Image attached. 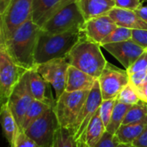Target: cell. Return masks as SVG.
<instances>
[{
    "label": "cell",
    "instance_id": "obj_1",
    "mask_svg": "<svg viewBox=\"0 0 147 147\" xmlns=\"http://www.w3.org/2000/svg\"><path fill=\"white\" fill-rule=\"evenodd\" d=\"M41 28L28 19L3 44L13 61L27 71L34 69L35 51Z\"/></svg>",
    "mask_w": 147,
    "mask_h": 147
},
{
    "label": "cell",
    "instance_id": "obj_2",
    "mask_svg": "<svg viewBox=\"0 0 147 147\" xmlns=\"http://www.w3.org/2000/svg\"><path fill=\"white\" fill-rule=\"evenodd\" d=\"M84 36L83 27L71 28L61 34H49L41 29L36 51L35 64H42L52 59L66 58L74 46Z\"/></svg>",
    "mask_w": 147,
    "mask_h": 147
},
{
    "label": "cell",
    "instance_id": "obj_3",
    "mask_svg": "<svg viewBox=\"0 0 147 147\" xmlns=\"http://www.w3.org/2000/svg\"><path fill=\"white\" fill-rule=\"evenodd\" d=\"M71 65L98 79L108 61L101 51V45L85 35L74 46L67 56Z\"/></svg>",
    "mask_w": 147,
    "mask_h": 147
},
{
    "label": "cell",
    "instance_id": "obj_4",
    "mask_svg": "<svg viewBox=\"0 0 147 147\" xmlns=\"http://www.w3.org/2000/svg\"><path fill=\"white\" fill-rule=\"evenodd\" d=\"M33 0H0V44L31 18Z\"/></svg>",
    "mask_w": 147,
    "mask_h": 147
},
{
    "label": "cell",
    "instance_id": "obj_5",
    "mask_svg": "<svg viewBox=\"0 0 147 147\" xmlns=\"http://www.w3.org/2000/svg\"><path fill=\"white\" fill-rule=\"evenodd\" d=\"M90 90L65 91L54 104V112L60 127L71 130L82 111Z\"/></svg>",
    "mask_w": 147,
    "mask_h": 147
},
{
    "label": "cell",
    "instance_id": "obj_6",
    "mask_svg": "<svg viewBox=\"0 0 147 147\" xmlns=\"http://www.w3.org/2000/svg\"><path fill=\"white\" fill-rule=\"evenodd\" d=\"M28 71L16 65L0 45V102L6 104L20 79Z\"/></svg>",
    "mask_w": 147,
    "mask_h": 147
},
{
    "label": "cell",
    "instance_id": "obj_7",
    "mask_svg": "<svg viewBox=\"0 0 147 147\" xmlns=\"http://www.w3.org/2000/svg\"><path fill=\"white\" fill-rule=\"evenodd\" d=\"M84 22L85 20L80 9L76 0H73L50 18L41 27V29L49 34H56L74 28L83 27Z\"/></svg>",
    "mask_w": 147,
    "mask_h": 147
},
{
    "label": "cell",
    "instance_id": "obj_8",
    "mask_svg": "<svg viewBox=\"0 0 147 147\" xmlns=\"http://www.w3.org/2000/svg\"><path fill=\"white\" fill-rule=\"evenodd\" d=\"M59 127L53 107L32 122L23 132L40 147H52Z\"/></svg>",
    "mask_w": 147,
    "mask_h": 147
},
{
    "label": "cell",
    "instance_id": "obj_9",
    "mask_svg": "<svg viewBox=\"0 0 147 147\" xmlns=\"http://www.w3.org/2000/svg\"><path fill=\"white\" fill-rule=\"evenodd\" d=\"M102 101L103 99L102 96L100 84L97 79L95 82L91 90H90L85 103L82 109V111L76 119L71 129L69 130L74 136V139L77 142L84 141L85 131L90 121L98 111Z\"/></svg>",
    "mask_w": 147,
    "mask_h": 147
},
{
    "label": "cell",
    "instance_id": "obj_10",
    "mask_svg": "<svg viewBox=\"0 0 147 147\" xmlns=\"http://www.w3.org/2000/svg\"><path fill=\"white\" fill-rule=\"evenodd\" d=\"M70 66L68 58L52 59L47 62L36 65V71L41 77L52 85L55 91V99L65 91L67 71Z\"/></svg>",
    "mask_w": 147,
    "mask_h": 147
},
{
    "label": "cell",
    "instance_id": "obj_11",
    "mask_svg": "<svg viewBox=\"0 0 147 147\" xmlns=\"http://www.w3.org/2000/svg\"><path fill=\"white\" fill-rule=\"evenodd\" d=\"M98 81L103 100L116 98L130 82L127 70L120 69L109 62Z\"/></svg>",
    "mask_w": 147,
    "mask_h": 147
},
{
    "label": "cell",
    "instance_id": "obj_12",
    "mask_svg": "<svg viewBox=\"0 0 147 147\" xmlns=\"http://www.w3.org/2000/svg\"><path fill=\"white\" fill-rule=\"evenodd\" d=\"M33 101L34 97L29 88L28 76L27 71L14 88L7 102L20 127V130L24 117Z\"/></svg>",
    "mask_w": 147,
    "mask_h": 147
},
{
    "label": "cell",
    "instance_id": "obj_13",
    "mask_svg": "<svg viewBox=\"0 0 147 147\" xmlns=\"http://www.w3.org/2000/svg\"><path fill=\"white\" fill-rule=\"evenodd\" d=\"M112 54L127 70L146 51L142 47L136 44L132 39L121 42L109 43L102 46Z\"/></svg>",
    "mask_w": 147,
    "mask_h": 147
},
{
    "label": "cell",
    "instance_id": "obj_14",
    "mask_svg": "<svg viewBox=\"0 0 147 147\" xmlns=\"http://www.w3.org/2000/svg\"><path fill=\"white\" fill-rule=\"evenodd\" d=\"M117 27L115 21L109 15H104L86 21L83 26V31L88 39L101 44Z\"/></svg>",
    "mask_w": 147,
    "mask_h": 147
},
{
    "label": "cell",
    "instance_id": "obj_15",
    "mask_svg": "<svg viewBox=\"0 0 147 147\" xmlns=\"http://www.w3.org/2000/svg\"><path fill=\"white\" fill-rule=\"evenodd\" d=\"M73 0H33L32 21L40 28Z\"/></svg>",
    "mask_w": 147,
    "mask_h": 147
},
{
    "label": "cell",
    "instance_id": "obj_16",
    "mask_svg": "<svg viewBox=\"0 0 147 147\" xmlns=\"http://www.w3.org/2000/svg\"><path fill=\"white\" fill-rule=\"evenodd\" d=\"M28 76L29 88L34 99L42 102H56V99L53 96L51 92L50 86L52 85L41 77L35 68L28 71Z\"/></svg>",
    "mask_w": 147,
    "mask_h": 147
},
{
    "label": "cell",
    "instance_id": "obj_17",
    "mask_svg": "<svg viewBox=\"0 0 147 147\" xmlns=\"http://www.w3.org/2000/svg\"><path fill=\"white\" fill-rule=\"evenodd\" d=\"M76 2L85 22L108 15L115 7V0H76Z\"/></svg>",
    "mask_w": 147,
    "mask_h": 147
},
{
    "label": "cell",
    "instance_id": "obj_18",
    "mask_svg": "<svg viewBox=\"0 0 147 147\" xmlns=\"http://www.w3.org/2000/svg\"><path fill=\"white\" fill-rule=\"evenodd\" d=\"M119 27L127 28L130 29H146L147 23L139 16L134 10L113 8L108 14Z\"/></svg>",
    "mask_w": 147,
    "mask_h": 147
},
{
    "label": "cell",
    "instance_id": "obj_19",
    "mask_svg": "<svg viewBox=\"0 0 147 147\" xmlns=\"http://www.w3.org/2000/svg\"><path fill=\"white\" fill-rule=\"evenodd\" d=\"M96 80L97 79L94 77L70 65L67 71L65 91L90 90Z\"/></svg>",
    "mask_w": 147,
    "mask_h": 147
},
{
    "label": "cell",
    "instance_id": "obj_20",
    "mask_svg": "<svg viewBox=\"0 0 147 147\" xmlns=\"http://www.w3.org/2000/svg\"><path fill=\"white\" fill-rule=\"evenodd\" d=\"M0 116L3 135L8 141L9 147H14L16 138L21 130L7 103L1 105Z\"/></svg>",
    "mask_w": 147,
    "mask_h": 147
},
{
    "label": "cell",
    "instance_id": "obj_21",
    "mask_svg": "<svg viewBox=\"0 0 147 147\" xmlns=\"http://www.w3.org/2000/svg\"><path fill=\"white\" fill-rule=\"evenodd\" d=\"M146 126L147 117L138 122L121 125L115 135L120 144L132 145L134 141L142 134Z\"/></svg>",
    "mask_w": 147,
    "mask_h": 147
},
{
    "label": "cell",
    "instance_id": "obj_22",
    "mask_svg": "<svg viewBox=\"0 0 147 147\" xmlns=\"http://www.w3.org/2000/svg\"><path fill=\"white\" fill-rule=\"evenodd\" d=\"M99 110V109H98ZM107 129L104 126L99 112L97 111L96 114L94 115L92 120L90 121L84 137V141L88 147H94L100 141L102 138L104 134L106 133Z\"/></svg>",
    "mask_w": 147,
    "mask_h": 147
},
{
    "label": "cell",
    "instance_id": "obj_23",
    "mask_svg": "<svg viewBox=\"0 0 147 147\" xmlns=\"http://www.w3.org/2000/svg\"><path fill=\"white\" fill-rule=\"evenodd\" d=\"M55 102H42L34 99L32 102L22 125L21 131H25L28 126L34 122L35 120H37L39 117H40L46 111H47L49 109L54 107Z\"/></svg>",
    "mask_w": 147,
    "mask_h": 147
},
{
    "label": "cell",
    "instance_id": "obj_24",
    "mask_svg": "<svg viewBox=\"0 0 147 147\" xmlns=\"http://www.w3.org/2000/svg\"><path fill=\"white\" fill-rule=\"evenodd\" d=\"M132 105L129 104H125L122 102H120L118 101H116L112 116H111V120L109 124V126L107 127V131L112 134H115L116 132L118 131V129L120 128V127L122 125L124 118L128 111V109H130Z\"/></svg>",
    "mask_w": 147,
    "mask_h": 147
},
{
    "label": "cell",
    "instance_id": "obj_25",
    "mask_svg": "<svg viewBox=\"0 0 147 147\" xmlns=\"http://www.w3.org/2000/svg\"><path fill=\"white\" fill-rule=\"evenodd\" d=\"M147 117V102L140 100L138 103H135L128 109L122 125L131 124L140 121Z\"/></svg>",
    "mask_w": 147,
    "mask_h": 147
},
{
    "label": "cell",
    "instance_id": "obj_26",
    "mask_svg": "<svg viewBox=\"0 0 147 147\" xmlns=\"http://www.w3.org/2000/svg\"><path fill=\"white\" fill-rule=\"evenodd\" d=\"M52 147H78V142L68 129L59 127Z\"/></svg>",
    "mask_w": 147,
    "mask_h": 147
},
{
    "label": "cell",
    "instance_id": "obj_27",
    "mask_svg": "<svg viewBox=\"0 0 147 147\" xmlns=\"http://www.w3.org/2000/svg\"><path fill=\"white\" fill-rule=\"evenodd\" d=\"M133 36V29L123 28V27H117L110 34H109L102 42L101 47L109 44V43H115V42H121L125 40H131Z\"/></svg>",
    "mask_w": 147,
    "mask_h": 147
},
{
    "label": "cell",
    "instance_id": "obj_28",
    "mask_svg": "<svg viewBox=\"0 0 147 147\" xmlns=\"http://www.w3.org/2000/svg\"><path fill=\"white\" fill-rule=\"evenodd\" d=\"M116 98L118 102L129 105H134L140 101V98L138 96L135 89L130 83L120 92Z\"/></svg>",
    "mask_w": 147,
    "mask_h": 147
},
{
    "label": "cell",
    "instance_id": "obj_29",
    "mask_svg": "<svg viewBox=\"0 0 147 147\" xmlns=\"http://www.w3.org/2000/svg\"><path fill=\"white\" fill-rule=\"evenodd\" d=\"M116 101H117V98L109 99V100H103L102 102L100 108H99L98 112H99L100 117H101L104 126L106 127V129H107V127L109 126V124L110 122L111 116H112Z\"/></svg>",
    "mask_w": 147,
    "mask_h": 147
},
{
    "label": "cell",
    "instance_id": "obj_30",
    "mask_svg": "<svg viewBox=\"0 0 147 147\" xmlns=\"http://www.w3.org/2000/svg\"><path fill=\"white\" fill-rule=\"evenodd\" d=\"M147 70V51L146 50L138 59L137 60L128 68L127 71L128 75H131L135 72L142 71Z\"/></svg>",
    "mask_w": 147,
    "mask_h": 147
},
{
    "label": "cell",
    "instance_id": "obj_31",
    "mask_svg": "<svg viewBox=\"0 0 147 147\" xmlns=\"http://www.w3.org/2000/svg\"><path fill=\"white\" fill-rule=\"evenodd\" d=\"M120 145L115 135L106 131L102 138L94 147H120Z\"/></svg>",
    "mask_w": 147,
    "mask_h": 147
},
{
    "label": "cell",
    "instance_id": "obj_32",
    "mask_svg": "<svg viewBox=\"0 0 147 147\" xmlns=\"http://www.w3.org/2000/svg\"><path fill=\"white\" fill-rule=\"evenodd\" d=\"M129 83L134 86V88L140 87L141 85L147 83V70L133 73L129 75Z\"/></svg>",
    "mask_w": 147,
    "mask_h": 147
},
{
    "label": "cell",
    "instance_id": "obj_33",
    "mask_svg": "<svg viewBox=\"0 0 147 147\" xmlns=\"http://www.w3.org/2000/svg\"><path fill=\"white\" fill-rule=\"evenodd\" d=\"M132 40L147 51V30L146 29H133Z\"/></svg>",
    "mask_w": 147,
    "mask_h": 147
},
{
    "label": "cell",
    "instance_id": "obj_34",
    "mask_svg": "<svg viewBox=\"0 0 147 147\" xmlns=\"http://www.w3.org/2000/svg\"><path fill=\"white\" fill-rule=\"evenodd\" d=\"M14 147H40L23 131H20Z\"/></svg>",
    "mask_w": 147,
    "mask_h": 147
},
{
    "label": "cell",
    "instance_id": "obj_35",
    "mask_svg": "<svg viewBox=\"0 0 147 147\" xmlns=\"http://www.w3.org/2000/svg\"><path fill=\"white\" fill-rule=\"evenodd\" d=\"M115 7L130 9V10H136L141 4V0H115Z\"/></svg>",
    "mask_w": 147,
    "mask_h": 147
},
{
    "label": "cell",
    "instance_id": "obj_36",
    "mask_svg": "<svg viewBox=\"0 0 147 147\" xmlns=\"http://www.w3.org/2000/svg\"><path fill=\"white\" fill-rule=\"evenodd\" d=\"M135 147H147V126L142 134L132 144Z\"/></svg>",
    "mask_w": 147,
    "mask_h": 147
},
{
    "label": "cell",
    "instance_id": "obj_37",
    "mask_svg": "<svg viewBox=\"0 0 147 147\" xmlns=\"http://www.w3.org/2000/svg\"><path fill=\"white\" fill-rule=\"evenodd\" d=\"M138 96H140V100L145 101L147 102V83L141 85L140 87L138 88H134Z\"/></svg>",
    "mask_w": 147,
    "mask_h": 147
},
{
    "label": "cell",
    "instance_id": "obj_38",
    "mask_svg": "<svg viewBox=\"0 0 147 147\" xmlns=\"http://www.w3.org/2000/svg\"><path fill=\"white\" fill-rule=\"evenodd\" d=\"M135 12L139 15L140 18H142L147 23V6H145L141 4L136 10Z\"/></svg>",
    "mask_w": 147,
    "mask_h": 147
},
{
    "label": "cell",
    "instance_id": "obj_39",
    "mask_svg": "<svg viewBox=\"0 0 147 147\" xmlns=\"http://www.w3.org/2000/svg\"><path fill=\"white\" fill-rule=\"evenodd\" d=\"M78 147H88L84 141H78Z\"/></svg>",
    "mask_w": 147,
    "mask_h": 147
},
{
    "label": "cell",
    "instance_id": "obj_40",
    "mask_svg": "<svg viewBox=\"0 0 147 147\" xmlns=\"http://www.w3.org/2000/svg\"><path fill=\"white\" fill-rule=\"evenodd\" d=\"M120 147H135L134 145H127V144H121Z\"/></svg>",
    "mask_w": 147,
    "mask_h": 147
}]
</instances>
